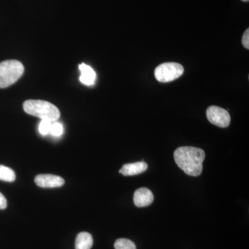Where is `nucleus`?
I'll use <instances>...</instances> for the list:
<instances>
[{"label":"nucleus","mask_w":249,"mask_h":249,"mask_svg":"<svg viewBox=\"0 0 249 249\" xmlns=\"http://www.w3.org/2000/svg\"><path fill=\"white\" fill-rule=\"evenodd\" d=\"M174 159L178 168L190 176H199L202 173L205 152L196 147H178L174 152Z\"/></svg>","instance_id":"obj_1"},{"label":"nucleus","mask_w":249,"mask_h":249,"mask_svg":"<svg viewBox=\"0 0 249 249\" xmlns=\"http://www.w3.org/2000/svg\"><path fill=\"white\" fill-rule=\"evenodd\" d=\"M23 109L29 115L40 118L41 120L55 122L58 120L60 112L52 103L41 100H28L23 104Z\"/></svg>","instance_id":"obj_2"},{"label":"nucleus","mask_w":249,"mask_h":249,"mask_svg":"<svg viewBox=\"0 0 249 249\" xmlns=\"http://www.w3.org/2000/svg\"><path fill=\"white\" fill-rule=\"evenodd\" d=\"M24 67L22 62L16 60H4L0 63V88L14 85L22 77Z\"/></svg>","instance_id":"obj_3"},{"label":"nucleus","mask_w":249,"mask_h":249,"mask_svg":"<svg viewBox=\"0 0 249 249\" xmlns=\"http://www.w3.org/2000/svg\"><path fill=\"white\" fill-rule=\"evenodd\" d=\"M184 72L182 65L177 62H165L156 68V79L160 83H168L178 79Z\"/></svg>","instance_id":"obj_4"},{"label":"nucleus","mask_w":249,"mask_h":249,"mask_svg":"<svg viewBox=\"0 0 249 249\" xmlns=\"http://www.w3.org/2000/svg\"><path fill=\"white\" fill-rule=\"evenodd\" d=\"M210 123L219 127H227L231 124V116L228 111L218 106H210L206 110Z\"/></svg>","instance_id":"obj_5"},{"label":"nucleus","mask_w":249,"mask_h":249,"mask_svg":"<svg viewBox=\"0 0 249 249\" xmlns=\"http://www.w3.org/2000/svg\"><path fill=\"white\" fill-rule=\"evenodd\" d=\"M34 181L37 186L45 188H59L65 184L63 178L57 175L49 174L37 175Z\"/></svg>","instance_id":"obj_6"},{"label":"nucleus","mask_w":249,"mask_h":249,"mask_svg":"<svg viewBox=\"0 0 249 249\" xmlns=\"http://www.w3.org/2000/svg\"><path fill=\"white\" fill-rule=\"evenodd\" d=\"M154 201L152 191L147 188H140L134 194V203L137 207L150 206Z\"/></svg>","instance_id":"obj_7"},{"label":"nucleus","mask_w":249,"mask_h":249,"mask_svg":"<svg viewBox=\"0 0 249 249\" xmlns=\"http://www.w3.org/2000/svg\"><path fill=\"white\" fill-rule=\"evenodd\" d=\"M147 169V164L145 162L139 161L123 165L122 168L119 170V173L124 176H133L142 174Z\"/></svg>","instance_id":"obj_8"},{"label":"nucleus","mask_w":249,"mask_h":249,"mask_svg":"<svg viewBox=\"0 0 249 249\" xmlns=\"http://www.w3.org/2000/svg\"><path fill=\"white\" fill-rule=\"evenodd\" d=\"M79 70L81 72L80 76V81L83 84L86 85H92L94 84L96 80V74L94 70L89 65L82 63L79 65Z\"/></svg>","instance_id":"obj_9"},{"label":"nucleus","mask_w":249,"mask_h":249,"mask_svg":"<svg viewBox=\"0 0 249 249\" xmlns=\"http://www.w3.org/2000/svg\"><path fill=\"white\" fill-rule=\"evenodd\" d=\"M93 245V237L89 232H82L78 234L76 239V249H91Z\"/></svg>","instance_id":"obj_10"},{"label":"nucleus","mask_w":249,"mask_h":249,"mask_svg":"<svg viewBox=\"0 0 249 249\" xmlns=\"http://www.w3.org/2000/svg\"><path fill=\"white\" fill-rule=\"evenodd\" d=\"M16 178V175L14 170L9 167L0 165V180L6 182H13Z\"/></svg>","instance_id":"obj_11"},{"label":"nucleus","mask_w":249,"mask_h":249,"mask_svg":"<svg viewBox=\"0 0 249 249\" xmlns=\"http://www.w3.org/2000/svg\"><path fill=\"white\" fill-rule=\"evenodd\" d=\"M115 249H137L135 244L128 239H118L114 243Z\"/></svg>","instance_id":"obj_12"},{"label":"nucleus","mask_w":249,"mask_h":249,"mask_svg":"<svg viewBox=\"0 0 249 249\" xmlns=\"http://www.w3.org/2000/svg\"><path fill=\"white\" fill-rule=\"evenodd\" d=\"M52 122L50 121L42 120L40 125H39V132L42 135H47L50 133L51 127H52Z\"/></svg>","instance_id":"obj_13"},{"label":"nucleus","mask_w":249,"mask_h":249,"mask_svg":"<svg viewBox=\"0 0 249 249\" xmlns=\"http://www.w3.org/2000/svg\"><path fill=\"white\" fill-rule=\"evenodd\" d=\"M50 133L55 137H60L63 133V126L60 123H52Z\"/></svg>","instance_id":"obj_14"},{"label":"nucleus","mask_w":249,"mask_h":249,"mask_svg":"<svg viewBox=\"0 0 249 249\" xmlns=\"http://www.w3.org/2000/svg\"><path fill=\"white\" fill-rule=\"evenodd\" d=\"M242 45L246 49H249V29H247L245 31V34L242 36Z\"/></svg>","instance_id":"obj_15"},{"label":"nucleus","mask_w":249,"mask_h":249,"mask_svg":"<svg viewBox=\"0 0 249 249\" xmlns=\"http://www.w3.org/2000/svg\"><path fill=\"white\" fill-rule=\"evenodd\" d=\"M7 206V201L6 197L0 193V209L4 210Z\"/></svg>","instance_id":"obj_16"},{"label":"nucleus","mask_w":249,"mask_h":249,"mask_svg":"<svg viewBox=\"0 0 249 249\" xmlns=\"http://www.w3.org/2000/svg\"><path fill=\"white\" fill-rule=\"evenodd\" d=\"M242 1H249V0H242Z\"/></svg>","instance_id":"obj_17"}]
</instances>
